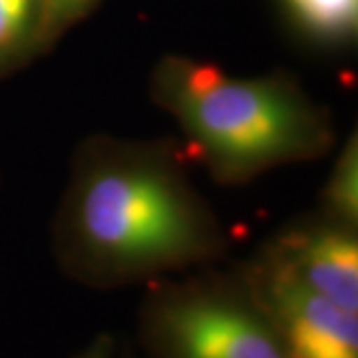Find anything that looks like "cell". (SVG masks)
Returning <instances> with one entry per match:
<instances>
[{
  "mask_svg": "<svg viewBox=\"0 0 358 358\" xmlns=\"http://www.w3.org/2000/svg\"><path fill=\"white\" fill-rule=\"evenodd\" d=\"M52 255L90 289H122L219 265L229 233L178 141H82L50 227Z\"/></svg>",
  "mask_w": 358,
  "mask_h": 358,
  "instance_id": "1",
  "label": "cell"
},
{
  "mask_svg": "<svg viewBox=\"0 0 358 358\" xmlns=\"http://www.w3.org/2000/svg\"><path fill=\"white\" fill-rule=\"evenodd\" d=\"M150 94L176 120L189 159L223 185H241L271 169L324 157L334 122L289 72L233 78L187 56H164Z\"/></svg>",
  "mask_w": 358,
  "mask_h": 358,
  "instance_id": "2",
  "label": "cell"
},
{
  "mask_svg": "<svg viewBox=\"0 0 358 358\" xmlns=\"http://www.w3.org/2000/svg\"><path fill=\"white\" fill-rule=\"evenodd\" d=\"M138 338L145 358H289L241 265L145 285Z\"/></svg>",
  "mask_w": 358,
  "mask_h": 358,
  "instance_id": "3",
  "label": "cell"
},
{
  "mask_svg": "<svg viewBox=\"0 0 358 358\" xmlns=\"http://www.w3.org/2000/svg\"><path fill=\"white\" fill-rule=\"evenodd\" d=\"M239 265L289 358H358V313L313 291L261 251Z\"/></svg>",
  "mask_w": 358,
  "mask_h": 358,
  "instance_id": "4",
  "label": "cell"
},
{
  "mask_svg": "<svg viewBox=\"0 0 358 358\" xmlns=\"http://www.w3.org/2000/svg\"><path fill=\"white\" fill-rule=\"evenodd\" d=\"M259 251L338 307L358 313V227L315 213Z\"/></svg>",
  "mask_w": 358,
  "mask_h": 358,
  "instance_id": "5",
  "label": "cell"
},
{
  "mask_svg": "<svg viewBox=\"0 0 358 358\" xmlns=\"http://www.w3.org/2000/svg\"><path fill=\"white\" fill-rule=\"evenodd\" d=\"M293 26L319 46H348L358 32V0H282Z\"/></svg>",
  "mask_w": 358,
  "mask_h": 358,
  "instance_id": "6",
  "label": "cell"
},
{
  "mask_svg": "<svg viewBox=\"0 0 358 358\" xmlns=\"http://www.w3.org/2000/svg\"><path fill=\"white\" fill-rule=\"evenodd\" d=\"M40 54V0H0V80Z\"/></svg>",
  "mask_w": 358,
  "mask_h": 358,
  "instance_id": "7",
  "label": "cell"
},
{
  "mask_svg": "<svg viewBox=\"0 0 358 358\" xmlns=\"http://www.w3.org/2000/svg\"><path fill=\"white\" fill-rule=\"evenodd\" d=\"M319 213L358 227V141L352 134L336 157L331 176L320 193Z\"/></svg>",
  "mask_w": 358,
  "mask_h": 358,
  "instance_id": "8",
  "label": "cell"
},
{
  "mask_svg": "<svg viewBox=\"0 0 358 358\" xmlns=\"http://www.w3.org/2000/svg\"><path fill=\"white\" fill-rule=\"evenodd\" d=\"M100 0H40V48L50 50L70 28L96 10Z\"/></svg>",
  "mask_w": 358,
  "mask_h": 358,
  "instance_id": "9",
  "label": "cell"
},
{
  "mask_svg": "<svg viewBox=\"0 0 358 358\" xmlns=\"http://www.w3.org/2000/svg\"><path fill=\"white\" fill-rule=\"evenodd\" d=\"M74 358H117L115 341L110 334H98Z\"/></svg>",
  "mask_w": 358,
  "mask_h": 358,
  "instance_id": "10",
  "label": "cell"
},
{
  "mask_svg": "<svg viewBox=\"0 0 358 358\" xmlns=\"http://www.w3.org/2000/svg\"><path fill=\"white\" fill-rule=\"evenodd\" d=\"M120 358H134V355H131V352H126L124 357H120Z\"/></svg>",
  "mask_w": 358,
  "mask_h": 358,
  "instance_id": "11",
  "label": "cell"
}]
</instances>
